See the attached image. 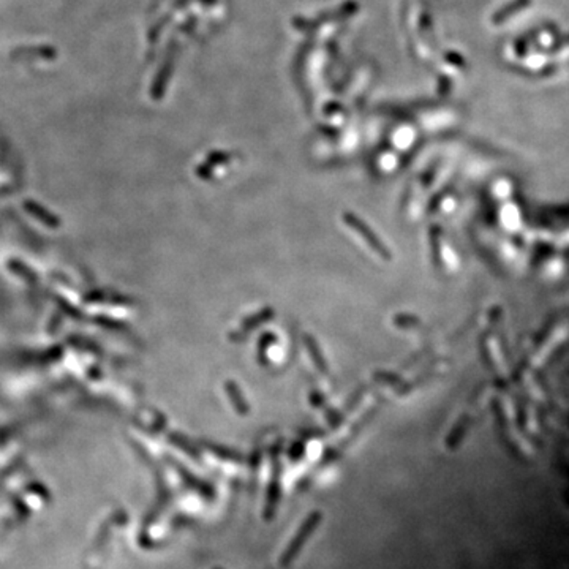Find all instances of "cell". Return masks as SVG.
Returning a JSON list of instances; mask_svg holds the SVG:
<instances>
[{"label": "cell", "mask_w": 569, "mask_h": 569, "mask_svg": "<svg viewBox=\"0 0 569 569\" xmlns=\"http://www.w3.org/2000/svg\"><path fill=\"white\" fill-rule=\"evenodd\" d=\"M343 218H345V222H347V225L349 228H353L354 231L358 233L359 236L370 245V249L374 250L375 253H378L380 256H385V258L389 256V255H387V249L380 242V239L375 236V233L372 231V229L367 225H365V223L360 220L358 215H354V213L348 212V213H345Z\"/></svg>", "instance_id": "cell-1"}, {"label": "cell", "mask_w": 569, "mask_h": 569, "mask_svg": "<svg viewBox=\"0 0 569 569\" xmlns=\"http://www.w3.org/2000/svg\"><path fill=\"white\" fill-rule=\"evenodd\" d=\"M23 207L26 212H29L32 217L37 218L38 222L43 223V225L48 226V228H52L56 229L60 226V218L56 215V213L48 211L45 206H41L40 202H37L34 200H24L23 202Z\"/></svg>", "instance_id": "cell-2"}, {"label": "cell", "mask_w": 569, "mask_h": 569, "mask_svg": "<svg viewBox=\"0 0 569 569\" xmlns=\"http://www.w3.org/2000/svg\"><path fill=\"white\" fill-rule=\"evenodd\" d=\"M272 316H273V310L271 307L262 309V310L258 311V314L251 315V316H249L247 320H244L242 329H239V331L240 332H250L251 329H256L258 326L264 325V322L272 320Z\"/></svg>", "instance_id": "cell-3"}, {"label": "cell", "mask_w": 569, "mask_h": 569, "mask_svg": "<svg viewBox=\"0 0 569 569\" xmlns=\"http://www.w3.org/2000/svg\"><path fill=\"white\" fill-rule=\"evenodd\" d=\"M304 342H305V347H307V351L310 354L311 360H314V364L316 365V369H318L320 372H322V374H326L327 365H326L325 358L321 356V349L318 347V343H316L315 338L311 336H309V334H307V336H304Z\"/></svg>", "instance_id": "cell-4"}, {"label": "cell", "mask_w": 569, "mask_h": 569, "mask_svg": "<svg viewBox=\"0 0 569 569\" xmlns=\"http://www.w3.org/2000/svg\"><path fill=\"white\" fill-rule=\"evenodd\" d=\"M225 389H226L228 397L231 398L234 408H236L238 412H240V413L247 412V409H249L247 402H245V398H244V396H242V391L239 389V386L236 385V383L231 381V380L226 381V383H225Z\"/></svg>", "instance_id": "cell-5"}, {"label": "cell", "mask_w": 569, "mask_h": 569, "mask_svg": "<svg viewBox=\"0 0 569 569\" xmlns=\"http://www.w3.org/2000/svg\"><path fill=\"white\" fill-rule=\"evenodd\" d=\"M8 264H10V271L15 272L16 276H19L21 278H23V280L29 282V283H35V282L38 280L37 276L34 273V271L29 269V267H27V266H24L21 261L13 260V261H10Z\"/></svg>", "instance_id": "cell-6"}, {"label": "cell", "mask_w": 569, "mask_h": 569, "mask_svg": "<svg viewBox=\"0 0 569 569\" xmlns=\"http://www.w3.org/2000/svg\"><path fill=\"white\" fill-rule=\"evenodd\" d=\"M95 321H97L100 326H105V327H108V329H111V331H125V326L122 325V322H119V321H114V320H109V318H102V316H98V318H95Z\"/></svg>", "instance_id": "cell-7"}, {"label": "cell", "mask_w": 569, "mask_h": 569, "mask_svg": "<svg viewBox=\"0 0 569 569\" xmlns=\"http://www.w3.org/2000/svg\"><path fill=\"white\" fill-rule=\"evenodd\" d=\"M57 302H59L60 307H62L65 311H67V314H70L71 316H73V318H81V311H79L78 309L71 307V305L67 302V300L57 298Z\"/></svg>", "instance_id": "cell-8"}]
</instances>
